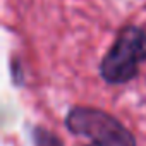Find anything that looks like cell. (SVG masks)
<instances>
[{
    "label": "cell",
    "instance_id": "6da1fadb",
    "mask_svg": "<svg viewBox=\"0 0 146 146\" xmlns=\"http://www.w3.org/2000/svg\"><path fill=\"white\" fill-rule=\"evenodd\" d=\"M65 125L72 134L86 137V146H136L134 136L115 117L96 108H72Z\"/></svg>",
    "mask_w": 146,
    "mask_h": 146
},
{
    "label": "cell",
    "instance_id": "7a4b0ae2",
    "mask_svg": "<svg viewBox=\"0 0 146 146\" xmlns=\"http://www.w3.org/2000/svg\"><path fill=\"white\" fill-rule=\"evenodd\" d=\"M146 60V33L139 28L127 26L120 31L112 48L102 60L100 72L107 83L122 84L131 81L139 64Z\"/></svg>",
    "mask_w": 146,
    "mask_h": 146
},
{
    "label": "cell",
    "instance_id": "3957f363",
    "mask_svg": "<svg viewBox=\"0 0 146 146\" xmlns=\"http://www.w3.org/2000/svg\"><path fill=\"white\" fill-rule=\"evenodd\" d=\"M33 141H35V146H62L60 141L53 134H50L46 129H40V127L35 129Z\"/></svg>",
    "mask_w": 146,
    "mask_h": 146
}]
</instances>
